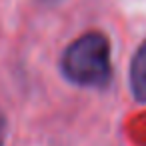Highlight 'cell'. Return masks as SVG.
Listing matches in <instances>:
<instances>
[{"label": "cell", "mask_w": 146, "mask_h": 146, "mask_svg": "<svg viewBox=\"0 0 146 146\" xmlns=\"http://www.w3.org/2000/svg\"><path fill=\"white\" fill-rule=\"evenodd\" d=\"M42 2H54V0H42Z\"/></svg>", "instance_id": "obj_4"}, {"label": "cell", "mask_w": 146, "mask_h": 146, "mask_svg": "<svg viewBox=\"0 0 146 146\" xmlns=\"http://www.w3.org/2000/svg\"><path fill=\"white\" fill-rule=\"evenodd\" d=\"M62 74L76 86L84 88H104L112 78L110 62V40L98 32L90 30L70 42L60 60Z\"/></svg>", "instance_id": "obj_1"}, {"label": "cell", "mask_w": 146, "mask_h": 146, "mask_svg": "<svg viewBox=\"0 0 146 146\" xmlns=\"http://www.w3.org/2000/svg\"><path fill=\"white\" fill-rule=\"evenodd\" d=\"M4 140H6V116L0 110V146H4Z\"/></svg>", "instance_id": "obj_3"}, {"label": "cell", "mask_w": 146, "mask_h": 146, "mask_svg": "<svg viewBox=\"0 0 146 146\" xmlns=\"http://www.w3.org/2000/svg\"><path fill=\"white\" fill-rule=\"evenodd\" d=\"M130 88L138 102H146V40L138 46L130 62Z\"/></svg>", "instance_id": "obj_2"}]
</instances>
